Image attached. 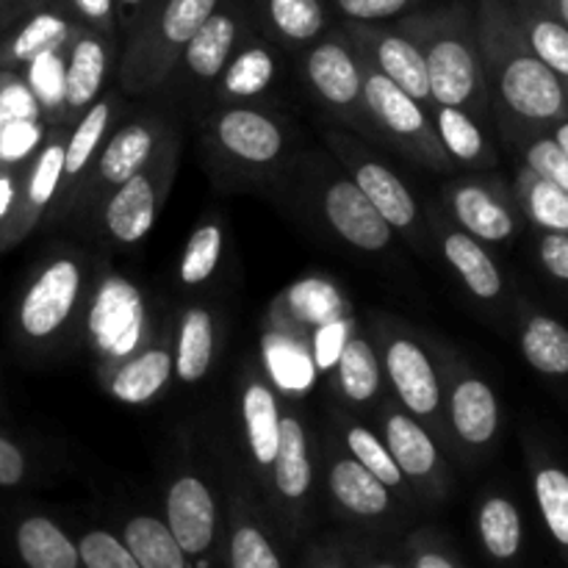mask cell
Here are the masks:
<instances>
[{
	"mask_svg": "<svg viewBox=\"0 0 568 568\" xmlns=\"http://www.w3.org/2000/svg\"><path fill=\"white\" fill-rule=\"evenodd\" d=\"M480 44L510 114L530 125H558L568 120L566 87L527 48L510 0H480Z\"/></svg>",
	"mask_w": 568,
	"mask_h": 568,
	"instance_id": "cell-1",
	"label": "cell"
},
{
	"mask_svg": "<svg viewBox=\"0 0 568 568\" xmlns=\"http://www.w3.org/2000/svg\"><path fill=\"white\" fill-rule=\"evenodd\" d=\"M436 31L425 33L427 81H430V98L444 109H458L475 98L480 87V61H477L475 39L466 28H460V14L447 17Z\"/></svg>",
	"mask_w": 568,
	"mask_h": 568,
	"instance_id": "cell-2",
	"label": "cell"
},
{
	"mask_svg": "<svg viewBox=\"0 0 568 568\" xmlns=\"http://www.w3.org/2000/svg\"><path fill=\"white\" fill-rule=\"evenodd\" d=\"M144 308L136 288L122 277H111L98 292L89 314V331L103 353L128 355L142 336Z\"/></svg>",
	"mask_w": 568,
	"mask_h": 568,
	"instance_id": "cell-3",
	"label": "cell"
},
{
	"mask_svg": "<svg viewBox=\"0 0 568 568\" xmlns=\"http://www.w3.org/2000/svg\"><path fill=\"white\" fill-rule=\"evenodd\" d=\"M78 288H81V272L72 261L61 258L50 264L22 300L20 322L28 336L44 338L59 331L75 305Z\"/></svg>",
	"mask_w": 568,
	"mask_h": 568,
	"instance_id": "cell-4",
	"label": "cell"
},
{
	"mask_svg": "<svg viewBox=\"0 0 568 568\" xmlns=\"http://www.w3.org/2000/svg\"><path fill=\"white\" fill-rule=\"evenodd\" d=\"M166 527L183 555H203L214 541L216 505L197 477H181L166 494Z\"/></svg>",
	"mask_w": 568,
	"mask_h": 568,
	"instance_id": "cell-5",
	"label": "cell"
},
{
	"mask_svg": "<svg viewBox=\"0 0 568 568\" xmlns=\"http://www.w3.org/2000/svg\"><path fill=\"white\" fill-rule=\"evenodd\" d=\"M325 214L338 236L358 250H383L392 242V225L377 214L355 181H338L325 194Z\"/></svg>",
	"mask_w": 568,
	"mask_h": 568,
	"instance_id": "cell-6",
	"label": "cell"
},
{
	"mask_svg": "<svg viewBox=\"0 0 568 568\" xmlns=\"http://www.w3.org/2000/svg\"><path fill=\"white\" fill-rule=\"evenodd\" d=\"M388 375H392L399 399L416 416H427L438 408L442 388H438L436 372L419 344L408 342V338L394 342L388 347Z\"/></svg>",
	"mask_w": 568,
	"mask_h": 568,
	"instance_id": "cell-7",
	"label": "cell"
},
{
	"mask_svg": "<svg viewBox=\"0 0 568 568\" xmlns=\"http://www.w3.org/2000/svg\"><path fill=\"white\" fill-rule=\"evenodd\" d=\"M510 3L527 48L560 78L568 92V28L536 0H510Z\"/></svg>",
	"mask_w": 568,
	"mask_h": 568,
	"instance_id": "cell-8",
	"label": "cell"
},
{
	"mask_svg": "<svg viewBox=\"0 0 568 568\" xmlns=\"http://www.w3.org/2000/svg\"><path fill=\"white\" fill-rule=\"evenodd\" d=\"M308 78L316 92L333 105L355 103L364 87L358 61L342 42H322L311 50Z\"/></svg>",
	"mask_w": 568,
	"mask_h": 568,
	"instance_id": "cell-9",
	"label": "cell"
},
{
	"mask_svg": "<svg viewBox=\"0 0 568 568\" xmlns=\"http://www.w3.org/2000/svg\"><path fill=\"white\" fill-rule=\"evenodd\" d=\"M220 139L233 155L253 164L277 159L283 148V136L272 120L258 111L233 109L220 120Z\"/></svg>",
	"mask_w": 568,
	"mask_h": 568,
	"instance_id": "cell-10",
	"label": "cell"
},
{
	"mask_svg": "<svg viewBox=\"0 0 568 568\" xmlns=\"http://www.w3.org/2000/svg\"><path fill=\"white\" fill-rule=\"evenodd\" d=\"M453 425L458 430V436L466 444H483L491 442L497 436L499 427V405L497 394L491 392V386L477 377L458 383L453 392Z\"/></svg>",
	"mask_w": 568,
	"mask_h": 568,
	"instance_id": "cell-11",
	"label": "cell"
},
{
	"mask_svg": "<svg viewBox=\"0 0 568 568\" xmlns=\"http://www.w3.org/2000/svg\"><path fill=\"white\" fill-rule=\"evenodd\" d=\"M375 59L377 72H383L388 81L397 83L416 103L430 98L425 53H422L414 39L399 37V33H383V37L375 39Z\"/></svg>",
	"mask_w": 568,
	"mask_h": 568,
	"instance_id": "cell-12",
	"label": "cell"
},
{
	"mask_svg": "<svg viewBox=\"0 0 568 568\" xmlns=\"http://www.w3.org/2000/svg\"><path fill=\"white\" fill-rule=\"evenodd\" d=\"M155 222V194L144 175H133L122 183L105 209V225L111 236L120 242H139L144 233H150Z\"/></svg>",
	"mask_w": 568,
	"mask_h": 568,
	"instance_id": "cell-13",
	"label": "cell"
},
{
	"mask_svg": "<svg viewBox=\"0 0 568 568\" xmlns=\"http://www.w3.org/2000/svg\"><path fill=\"white\" fill-rule=\"evenodd\" d=\"M236 37H239L236 17L216 9L214 14L203 22V28L194 33L192 42L183 48L186 67L197 78H216L222 70H225L227 59H231V50L233 44H236Z\"/></svg>",
	"mask_w": 568,
	"mask_h": 568,
	"instance_id": "cell-14",
	"label": "cell"
},
{
	"mask_svg": "<svg viewBox=\"0 0 568 568\" xmlns=\"http://www.w3.org/2000/svg\"><path fill=\"white\" fill-rule=\"evenodd\" d=\"M17 549L28 568H78V547L50 519L33 516L17 530Z\"/></svg>",
	"mask_w": 568,
	"mask_h": 568,
	"instance_id": "cell-15",
	"label": "cell"
},
{
	"mask_svg": "<svg viewBox=\"0 0 568 568\" xmlns=\"http://www.w3.org/2000/svg\"><path fill=\"white\" fill-rule=\"evenodd\" d=\"M455 214L471 236L483 242H505L514 236L516 220L491 192L483 186H464L455 192Z\"/></svg>",
	"mask_w": 568,
	"mask_h": 568,
	"instance_id": "cell-16",
	"label": "cell"
},
{
	"mask_svg": "<svg viewBox=\"0 0 568 568\" xmlns=\"http://www.w3.org/2000/svg\"><path fill=\"white\" fill-rule=\"evenodd\" d=\"M521 353L527 364L549 377L568 375V327L552 316L536 314L521 331Z\"/></svg>",
	"mask_w": 568,
	"mask_h": 568,
	"instance_id": "cell-17",
	"label": "cell"
},
{
	"mask_svg": "<svg viewBox=\"0 0 568 568\" xmlns=\"http://www.w3.org/2000/svg\"><path fill=\"white\" fill-rule=\"evenodd\" d=\"M355 186L369 197L377 214L392 227H408L416 220V203L405 183L381 164H364L355 175Z\"/></svg>",
	"mask_w": 568,
	"mask_h": 568,
	"instance_id": "cell-18",
	"label": "cell"
},
{
	"mask_svg": "<svg viewBox=\"0 0 568 568\" xmlns=\"http://www.w3.org/2000/svg\"><path fill=\"white\" fill-rule=\"evenodd\" d=\"M125 547L139 568H186V555L170 527L153 516H136L125 525Z\"/></svg>",
	"mask_w": 568,
	"mask_h": 568,
	"instance_id": "cell-19",
	"label": "cell"
},
{
	"mask_svg": "<svg viewBox=\"0 0 568 568\" xmlns=\"http://www.w3.org/2000/svg\"><path fill=\"white\" fill-rule=\"evenodd\" d=\"M361 94L366 98L369 109L375 111L392 131L403 133V136L425 131V114H422L419 103H416L414 98H408L397 83L388 81L383 72H369V75L364 78Z\"/></svg>",
	"mask_w": 568,
	"mask_h": 568,
	"instance_id": "cell-20",
	"label": "cell"
},
{
	"mask_svg": "<svg viewBox=\"0 0 568 568\" xmlns=\"http://www.w3.org/2000/svg\"><path fill=\"white\" fill-rule=\"evenodd\" d=\"M444 253H447L455 272L464 277L471 294H477L480 300H497L503 294V275H499L491 255L475 239L466 236V233H449L447 242H444Z\"/></svg>",
	"mask_w": 568,
	"mask_h": 568,
	"instance_id": "cell-21",
	"label": "cell"
},
{
	"mask_svg": "<svg viewBox=\"0 0 568 568\" xmlns=\"http://www.w3.org/2000/svg\"><path fill=\"white\" fill-rule=\"evenodd\" d=\"M331 488L338 503L358 516H381L388 508V488L358 460H338L331 471Z\"/></svg>",
	"mask_w": 568,
	"mask_h": 568,
	"instance_id": "cell-22",
	"label": "cell"
},
{
	"mask_svg": "<svg viewBox=\"0 0 568 568\" xmlns=\"http://www.w3.org/2000/svg\"><path fill=\"white\" fill-rule=\"evenodd\" d=\"M242 410L250 449H253L255 460H258L261 466H272L277 455V438H281V414H277L275 397H272V392L266 386L253 383V386L244 392Z\"/></svg>",
	"mask_w": 568,
	"mask_h": 568,
	"instance_id": "cell-23",
	"label": "cell"
},
{
	"mask_svg": "<svg viewBox=\"0 0 568 568\" xmlns=\"http://www.w3.org/2000/svg\"><path fill=\"white\" fill-rule=\"evenodd\" d=\"M386 447L403 475L425 477L436 469L438 453H436V447H433L430 436H427V433L422 430L414 419H408V416H403V414L388 416Z\"/></svg>",
	"mask_w": 568,
	"mask_h": 568,
	"instance_id": "cell-24",
	"label": "cell"
},
{
	"mask_svg": "<svg viewBox=\"0 0 568 568\" xmlns=\"http://www.w3.org/2000/svg\"><path fill=\"white\" fill-rule=\"evenodd\" d=\"M272 466H275V483L283 497H305L311 488L308 444H305V430L292 416L281 419V438H277V455Z\"/></svg>",
	"mask_w": 568,
	"mask_h": 568,
	"instance_id": "cell-25",
	"label": "cell"
},
{
	"mask_svg": "<svg viewBox=\"0 0 568 568\" xmlns=\"http://www.w3.org/2000/svg\"><path fill=\"white\" fill-rule=\"evenodd\" d=\"M216 9H220V0H164L159 17H155L153 39H148V48L150 44H159L164 50L186 48Z\"/></svg>",
	"mask_w": 568,
	"mask_h": 568,
	"instance_id": "cell-26",
	"label": "cell"
},
{
	"mask_svg": "<svg viewBox=\"0 0 568 568\" xmlns=\"http://www.w3.org/2000/svg\"><path fill=\"white\" fill-rule=\"evenodd\" d=\"M105 75V48L98 37H81L72 44L67 61V92L64 103L70 109H83L94 100L103 87Z\"/></svg>",
	"mask_w": 568,
	"mask_h": 568,
	"instance_id": "cell-27",
	"label": "cell"
},
{
	"mask_svg": "<svg viewBox=\"0 0 568 568\" xmlns=\"http://www.w3.org/2000/svg\"><path fill=\"white\" fill-rule=\"evenodd\" d=\"M172 358L164 349H150L142 353L139 358L128 361L120 372H116L111 392L120 403H148L150 397L159 394V388L170 381Z\"/></svg>",
	"mask_w": 568,
	"mask_h": 568,
	"instance_id": "cell-28",
	"label": "cell"
},
{
	"mask_svg": "<svg viewBox=\"0 0 568 568\" xmlns=\"http://www.w3.org/2000/svg\"><path fill=\"white\" fill-rule=\"evenodd\" d=\"M211 353H214V322L203 308L189 311L181 327V342H178L175 372L181 381L194 383L209 372Z\"/></svg>",
	"mask_w": 568,
	"mask_h": 568,
	"instance_id": "cell-29",
	"label": "cell"
},
{
	"mask_svg": "<svg viewBox=\"0 0 568 568\" xmlns=\"http://www.w3.org/2000/svg\"><path fill=\"white\" fill-rule=\"evenodd\" d=\"M480 536L497 560H510L521 547V516L510 499L491 497L480 508Z\"/></svg>",
	"mask_w": 568,
	"mask_h": 568,
	"instance_id": "cell-30",
	"label": "cell"
},
{
	"mask_svg": "<svg viewBox=\"0 0 568 568\" xmlns=\"http://www.w3.org/2000/svg\"><path fill=\"white\" fill-rule=\"evenodd\" d=\"M70 39V22L59 11H37L20 31L14 33L9 44V55L14 61L31 64L42 53L61 50V44Z\"/></svg>",
	"mask_w": 568,
	"mask_h": 568,
	"instance_id": "cell-31",
	"label": "cell"
},
{
	"mask_svg": "<svg viewBox=\"0 0 568 568\" xmlns=\"http://www.w3.org/2000/svg\"><path fill=\"white\" fill-rule=\"evenodd\" d=\"M538 508L560 547L568 549V471L564 466L544 464L532 475Z\"/></svg>",
	"mask_w": 568,
	"mask_h": 568,
	"instance_id": "cell-32",
	"label": "cell"
},
{
	"mask_svg": "<svg viewBox=\"0 0 568 568\" xmlns=\"http://www.w3.org/2000/svg\"><path fill=\"white\" fill-rule=\"evenodd\" d=\"M150 150H153V136L142 125L125 128L105 148L103 159H100V172L109 183L122 186L133 175H139V166L144 164Z\"/></svg>",
	"mask_w": 568,
	"mask_h": 568,
	"instance_id": "cell-33",
	"label": "cell"
},
{
	"mask_svg": "<svg viewBox=\"0 0 568 568\" xmlns=\"http://www.w3.org/2000/svg\"><path fill=\"white\" fill-rule=\"evenodd\" d=\"M264 349L266 366H270L277 386L300 394L314 383V361H311V355L294 338L272 333V336H266Z\"/></svg>",
	"mask_w": 568,
	"mask_h": 568,
	"instance_id": "cell-34",
	"label": "cell"
},
{
	"mask_svg": "<svg viewBox=\"0 0 568 568\" xmlns=\"http://www.w3.org/2000/svg\"><path fill=\"white\" fill-rule=\"evenodd\" d=\"M338 381H342L344 394L355 403H366L375 397L377 386H381V366H377L369 344L361 338L344 344L342 355H338Z\"/></svg>",
	"mask_w": 568,
	"mask_h": 568,
	"instance_id": "cell-35",
	"label": "cell"
},
{
	"mask_svg": "<svg viewBox=\"0 0 568 568\" xmlns=\"http://www.w3.org/2000/svg\"><path fill=\"white\" fill-rule=\"evenodd\" d=\"M270 22L292 42H311L325 28L322 0H264Z\"/></svg>",
	"mask_w": 568,
	"mask_h": 568,
	"instance_id": "cell-36",
	"label": "cell"
},
{
	"mask_svg": "<svg viewBox=\"0 0 568 568\" xmlns=\"http://www.w3.org/2000/svg\"><path fill=\"white\" fill-rule=\"evenodd\" d=\"M521 197L536 225H541L547 233H568V192L530 172L521 183Z\"/></svg>",
	"mask_w": 568,
	"mask_h": 568,
	"instance_id": "cell-37",
	"label": "cell"
},
{
	"mask_svg": "<svg viewBox=\"0 0 568 568\" xmlns=\"http://www.w3.org/2000/svg\"><path fill=\"white\" fill-rule=\"evenodd\" d=\"M275 75V61L264 48H247L227 64L225 89L239 98H253L264 92Z\"/></svg>",
	"mask_w": 568,
	"mask_h": 568,
	"instance_id": "cell-38",
	"label": "cell"
},
{
	"mask_svg": "<svg viewBox=\"0 0 568 568\" xmlns=\"http://www.w3.org/2000/svg\"><path fill=\"white\" fill-rule=\"evenodd\" d=\"M222 253V231L216 225H203L200 231L192 233L186 244V253H183L181 264V281L186 286H194V283L209 281L211 272L220 264Z\"/></svg>",
	"mask_w": 568,
	"mask_h": 568,
	"instance_id": "cell-39",
	"label": "cell"
},
{
	"mask_svg": "<svg viewBox=\"0 0 568 568\" xmlns=\"http://www.w3.org/2000/svg\"><path fill=\"white\" fill-rule=\"evenodd\" d=\"M288 303L305 322H314L320 327L327 325V322L342 320V300H338L336 288L325 281L297 283L288 294Z\"/></svg>",
	"mask_w": 568,
	"mask_h": 568,
	"instance_id": "cell-40",
	"label": "cell"
},
{
	"mask_svg": "<svg viewBox=\"0 0 568 568\" xmlns=\"http://www.w3.org/2000/svg\"><path fill=\"white\" fill-rule=\"evenodd\" d=\"M109 116H111L109 103H94L92 109L83 114L81 125L75 128L70 144L64 148V172L75 175V172H81L83 166H87V161L92 159L94 148H98L100 136H103L105 125H109Z\"/></svg>",
	"mask_w": 568,
	"mask_h": 568,
	"instance_id": "cell-41",
	"label": "cell"
},
{
	"mask_svg": "<svg viewBox=\"0 0 568 568\" xmlns=\"http://www.w3.org/2000/svg\"><path fill=\"white\" fill-rule=\"evenodd\" d=\"M28 89L44 109H55V105L64 103L67 61L61 59L59 50L42 53L28 64Z\"/></svg>",
	"mask_w": 568,
	"mask_h": 568,
	"instance_id": "cell-42",
	"label": "cell"
},
{
	"mask_svg": "<svg viewBox=\"0 0 568 568\" xmlns=\"http://www.w3.org/2000/svg\"><path fill=\"white\" fill-rule=\"evenodd\" d=\"M347 444L355 453V460H358L366 471H372L383 486H399V483H403V471L397 469L386 444L377 442L375 433H369L366 427H353V430L347 433Z\"/></svg>",
	"mask_w": 568,
	"mask_h": 568,
	"instance_id": "cell-43",
	"label": "cell"
},
{
	"mask_svg": "<svg viewBox=\"0 0 568 568\" xmlns=\"http://www.w3.org/2000/svg\"><path fill=\"white\" fill-rule=\"evenodd\" d=\"M438 131L444 144L458 155L460 161H475L483 155V133L460 109H442L438 114Z\"/></svg>",
	"mask_w": 568,
	"mask_h": 568,
	"instance_id": "cell-44",
	"label": "cell"
},
{
	"mask_svg": "<svg viewBox=\"0 0 568 568\" xmlns=\"http://www.w3.org/2000/svg\"><path fill=\"white\" fill-rule=\"evenodd\" d=\"M78 558L87 568H139L133 555L122 541H116L111 532L94 530L87 532L78 547Z\"/></svg>",
	"mask_w": 568,
	"mask_h": 568,
	"instance_id": "cell-45",
	"label": "cell"
},
{
	"mask_svg": "<svg viewBox=\"0 0 568 568\" xmlns=\"http://www.w3.org/2000/svg\"><path fill=\"white\" fill-rule=\"evenodd\" d=\"M527 166L536 178L555 183V186L568 192V155L558 148L552 136L532 139L530 148H527Z\"/></svg>",
	"mask_w": 568,
	"mask_h": 568,
	"instance_id": "cell-46",
	"label": "cell"
},
{
	"mask_svg": "<svg viewBox=\"0 0 568 568\" xmlns=\"http://www.w3.org/2000/svg\"><path fill=\"white\" fill-rule=\"evenodd\" d=\"M231 566L233 568H281L275 549L270 547L261 530L239 527L231 538Z\"/></svg>",
	"mask_w": 568,
	"mask_h": 568,
	"instance_id": "cell-47",
	"label": "cell"
},
{
	"mask_svg": "<svg viewBox=\"0 0 568 568\" xmlns=\"http://www.w3.org/2000/svg\"><path fill=\"white\" fill-rule=\"evenodd\" d=\"M61 172H64V148L59 144H50L42 155H39V164L33 170L31 178V200L37 205H44L53 197L55 186L61 181Z\"/></svg>",
	"mask_w": 568,
	"mask_h": 568,
	"instance_id": "cell-48",
	"label": "cell"
},
{
	"mask_svg": "<svg viewBox=\"0 0 568 568\" xmlns=\"http://www.w3.org/2000/svg\"><path fill=\"white\" fill-rule=\"evenodd\" d=\"M39 100L26 83H9L0 89V125L9 122H37Z\"/></svg>",
	"mask_w": 568,
	"mask_h": 568,
	"instance_id": "cell-49",
	"label": "cell"
},
{
	"mask_svg": "<svg viewBox=\"0 0 568 568\" xmlns=\"http://www.w3.org/2000/svg\"><path fill=\"white\" fill-rule=\"evenodd\" d=\"M42 128L37 122H9L0 128V159L20 161L37 148Z\"/></svg>",
	"mask_w": 568,
	"mask_h": 568,
	"instance_id": "cell-50",
	"label": "cell"
},
{
	"mask_svg": "<svg viewBox=\"0 0 568 568\" xmlns=\"http://www.w3.org/2000/svg\"><path fill=\"white\" fill-rule=\"evenodd\" d=\"M344 344H347V325H344V320L322 325L314 338V366L331 369L333 364H338V355H342Z\"/></svg>",
	"mask_w": 568,
	"mask_h": 568,
	"instance_id": "cell-51",
	"label": "cell"
},
{
	"mask_svg": "<svg viewBox=\"0 0 568 568\" xmlns=\"http://www.w3.org/2000/svg\"><path fill=\"white\" fill-rule=\"evenodd\" d=\"M414 0H336L342 14L353 17L361 22H375L386 20V17L403 14Z\"/></svg>",
	"mask_w": 568,
	"mask_h": 568,
	"instance_id": "cell-52",
	"label": "cell"
},
{
	"mask_svg": "<svg viewBox=\"0 0 568 568\" xmlns=\"http://www.w3.org/2000/svg\"><path fill=\"white\" fill-rule=\"evenodd\" d=\"M538 258L555 281L568 283V233H544L538 242Z\"/></svg>",
	"mask_w": 568,
	"mask_h": 568,
	"instance_id": "cell-53",
	"label": "cell"
},
{
	"mask_svg": "<svg viewBox=\"0 0 568 568\" xmlns=\"http://www.w3.org/2000/svg\"><path fill=\"white\" fill-rule=\"evenodd\" d=\"M72 9L94 28H111L114 26L116 3L114 0H70Z\"/></svg>",
	"mask_w": 568,
	"mask_h": 568,
	"instance_id": "cell-54",
	"label": "cell"
},
{
	"mask_svg": "<svg viewBox=\"0 0 568 568\" xmlns=\"http://www.w3.org/2000/svg\"><path fill=\"white\" fill-rule=\"evenodd\" d=\"M26 475V460L22 453L11 442L0 436V486H17Z\"/></svg>",
	"mask_w": 568,
	"mask_h": 568,
	"instance_id": "cell-55",
	"label": "cell"
},
{
	"mask_svg": "<svg viewBox=\"0 0 568 568\" xmlns=\"http://www.w3.org/2000/svg\"><path fill=\"white\" fill-rule=\"evenodd\" d=\"M536 3L544 6V9H547L549 14L558 17V20L568 28V0H536Z\"/></svg>",
	"mask_w": 568,
	"mask_h": 568,
	"instance_id": "cell-56",
	"label": "cell"
},
{
	"mask_svg": "<svg viewBox=\"0 0 568 568\" xmlns=\"http://www.w3.org/2000/svg\"><path fill=\"white\" fill-rule=\"evenodd\" d=\"M416 568H455L453 564H449L444 555H436V552H427L422 555L419 560H416Z\"/></svg>",
	"mask_w": 568,
	"mask_h": 568,
	"instance_id": "cell-57",
	"label": "cell"
},
{
	"mask_svg": "<svg viewBox=\"0 0 568 568\" xmlns=\"http://www.w3.org/2000/svg\"><path fill=\"white\" fill-rule=\"evenodd\" d=\"M552 139H555V142H558V148L564 150V153L568 155V120L558 122V125H555V133H552Z\"/></svg>",
	"mask_w": 568,
	"mask_h": 568,
	"instance_id": "cell-58",
	"label": "cell"
},
{
	"mask_svg": "<svg viewBox=\"0 0 568 568\" xmlns=\"http://www.w3.org/2000/svg\"><path fill=\"white\" fill-rule=\"evenodd\" d=\"M11 205V183L6 181V178H0V216L9 211Z\"/></svg>",
	"mask_w": 568,
	"mask_h": 568,
	"instance_id": "cell-59",
	"label": "cell"
},
{
	"mask_svg": "<svg viewBox=\"0 0 568 568\" xmlns=\"http://www.w3.org/2000/svg\"><path fill=\"white\" fill-rule=\"evenodd\" d=\"M114 3H116V9L125 11V14H131V11L142 9V6L148 3V0H114Z\"/></svg>",
	"mask_w": 568,
	"mask_h": 568,
	"instance_id": "cell-60",
	"label": "cell"
},
{
	"mask_svg": "<svg viewBox=\"0 0 568 568\" xmlns=\"http://www.w3.org/2000/svg\"><path fill=\"white\" fill-rule=\"evenodd\" d=\"M3 3H22V0H3Z\"/></svg>",
	"mask_w": 568,
	"mask_h": 568,
	"instance_id": "cell-61",
	"label": "cell"
},
{
	"mask_svg": "<svg viewBox=\"0 0 568 568\" xmlns=\"http://www.w3.org/2000/svg\"><path fill=\"white\" fill-rule=\"evenodd\" d=\"M375 568H394V566H375Z\"/></svg>",
	"mask_w": 568,
	"mask_h": 568,
	"instance_id": "cell-62",
	"label": "cell"
},
{
	"mask_svg": "<svg viewBox=\"0 0 568 568\" xmlns=\"http://www.w3.org/2000/svg\"><path fill=\"white\" fill-rule=\"evenodd\" d=\"M0 128H3V125H0Z\"/></svg>",
	"mask_w": 568,
	"mask_h": 568,
	"instance_id": "cell-63",
	"label": "cell"
}]
</instances>
